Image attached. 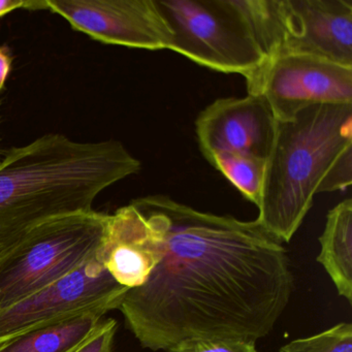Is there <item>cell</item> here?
<instances>
[{
    "mask_svg": "<svg viewBox=\"0 0 352 352\" xmlns=\"http://www.w3.org/2000/svg\"><path fill=\"white\" fill-rule=\"evenodd\" d=\"M160 230L164 257L119 305L144 348L190 339L256 342L289 302L294 277L281 242L256 220L193 209L166 195L133 199Z\"/></svg>",
    "mask_w": 352,
    "mask_h": 352,
    "instance_id": "6da1fadb",
    "label": "cell"
},
{
    "mask_svg": "<svg viewBox=\"0 0 352 352\" xmlns=\"http://www.w3.org/2000/svg\"><path fill=\"white\" fill-rule=\"evenodd\" d=\"M141 162L114 140L47 133L0 160V255L47 220L90 211L96 197L138 174Z\"/></svg>",
    "mask_w": 352,
    "mask_h": 352,
    "instance_id": "7a4b0ae2",
    "label": "cell"
},
{
    "mask_svg": "<svg viewBox=\"0 0 352 352\" xmlns=\"http://www.w3.org/2000/svg\"><path fill=\"white\" fill-rule=\"evenodd\" d=\"M352 183V106L320 104L278 122L265 160L256 221L280 242H289L319 193Z\"/></svg>",
    "mask_w": 352,
    "mask_h": 352,
    "instance_id": "3957f363",
    "label": "cell"
},
{
    "mask_svg": "<svg viewBox=\"0 0 352 352\" xmlns=\"http://www.w3.org/2000/svg\"><path fill=\"white\" fill-rule=\"evenodd\" d=\"M109 216L90 210L52 218L0 255V310L94 258L104 241Z\"/></svg>",
    "mask_w": 352,
    "mask_h": 352,
    "instance_id": "277c9868",
    "label": "cell"
},
{
    "mask_svg": "<svg viewBox=\"0 0 352 352\" xmlns=\"http://www.w3.org/2000/svg\"><path fill=\"white\" fill-rule=\"evenodd\" d=\"M172 30L168 50L248 80L267 63L236 0H156Z\"/></svg>",
    "mask_w": 352,
    "mask_h": 352,
    "instance_id": "5b68a950",
    "label": "cell"
},
{
    "mask_svg": "<svg viewBox=\"0 0 352 352\" xmlns=\"http://www.w3.org/2000/svg\"><path fill=\"white\" fill-rule=\"evenodd\" d=\"M127 290L115 281L96 254L60 279L0 310V344L90 311L118 309Z\"/></svg>",
    "mask_w": 352,
    "mask_h": 352,
    "instance_id": "8992f818",
    "label": "cell"
},
{
    "mask_svg": "<svg viewBox=\"0 0 352 352\" xmlns=\"http://www.w3.org/2000/svg\"><path fill=\"white\" fill-rule=\"evenodd\" d=\"M246 84L248 94L267 100L279 123L292 120L313 106H352V67L309 55H277Z\"/></svg>",
    "mask_w": 352,
    "mask_h": 352,
    "instance_id": "52a82bcc",
    "label": "cell"
},
{
    "mask_svg": "<svg viewBox=\"0 0 352 352\" xmlns=\"http://www.w3.org/2000/svg\"><path fill=\"white\" fill-rule=\"evenodd\" d=\"M72 28L108 45L168 50L172 30L156 0H45Z\"/></svg>",
    "mask_w": 352,
    "mask_h": 352,
    "instance_id": "ba28073f",
    "label": "cell"
},
{
    "mask_svg": "<svg viewBox=\"0 0 352 352\" xmlns=\"http://www.w3.org/2000/svg\"><path fill=\"white\" fill-rule=\"evenodd\" d=\"M277 129L278 121L267 100L255 94L219 98L195 120L197 141L207 160L220 152L267 160Z\"/></svg>",
    "mask_w": 352,
    "mask_h": 352,
    "instance_id": "9c48e42d",
    "label": "cell"
},
{
    "mask_svg": "<svg viewBox=\"0 0 352 352\" xmlns=\"http://www.w3.org/2000/svg\"><path fill=\"white\" fill-rule=\"evenodd\" d=\"M286 7L287 36L279 54L352 67V0H286Z\"/></svg>",
    "mask_w": 352,
    "mask_h": 352,
    "instance_id": "30bf717a",
    "label": "cell"
},
{
    "mask_svg": "<svg viewBox=\"0 0 352 352\" xmlns=\"http://www.w3.org/2000/svg\"><path fill=\"white\" fill-rule=\"evenodd\" d=\"M164 252L160 230L131 201L109 216L98 258L115 281L131 289L147 281Z\"/></svg>",
    "mask_w": 352,
    "mask_h": 352,
    "instance_id": "8fae6325",
    "label": "cell"
},
{
    "mask_svg": "<svg viewBox=\"0 0 352 352\" xmlns=\"http://www.w3.org/2000/svg\"><path fill=\"white\" fill-rule=\"evenodd\" d=\"M322 265L335 284L339 296L352 304V199H347L329 210L324 230L319 236Z\"/></svg>",
    "mask_w": 352,
    "mask_h": 352,
    "instance_id": "7c38bea8",
    "label": "cell"
},
{
    "mask_svg": "<svg viewBox=\"0 0 352 352\" xmlns=\"http://www.w3.org/2000/svg\"><path fill=\"white\" fill-rule=\"evenodd\" d=\"M104 314L90 311L20 333L0 344V352H74L96 331Z\"/></svg>",
    "mask_w": 352,
    "mask_h": 352,
    "instance_id": "4fadbf2b",
    "label": "cell"
},
{
    "mask_svg": "<svg viewBox=\"0 0 352 352\" xmlns=\"http://www.w3.org/2000/svg\"><path fill=\"white\" fill-rule=\"evenodd\" d=\"M208 162L219 170L241 193L258 206L265 178V160L243 154L220 152Z\"/></svg>",
    "mask_w": 352,
    "mask_h": 352,
    "instance_id": "5bb4252c",
    "label": "cell"
},
{
    "mask_svg": "<svg viewBox=\"0 0 352 352\" xmlns=\"http://www.w3.org/2000/svg\"><path fill=\"white\" fill-rule=\"evenodd\" d=\"M280 352H352L351 323H338L316 335L294 340Z\"/></svg>",
    "mask_w": 352,
    "mask_h": 352,
    "instance_id": "9a60e30c",
    "label": "cell"
},
{
    "mask_svg": "<svg viewBox=\"0 0 352 352\" xmlns=\"http://www.w3.org/2000/svg\"><path fill=\"white\" fill-rule=\"evenodd\" d=\"M170 352H258L254 342L236 339H190Z\"/></svg>",
    "mask_w": 352,
    "mask_h": 352,
    "instance_id": "2e32d148",
    "label": "cell"
},
{
    "mask_svg": "<svg viewBox=\"0 0 352 352\" xmlns=\"http://www.w3.org/2000/svg\"><path fill=\"white\" fill-rule=\"evenodd\" d=\"M117 321L102 319L96 331L74 352H114Z\"/></svg>",
    "mask_w": 352,
    "mask_h": 352,
    "instance_id": "e0dca14e",
    "label": "cell"
},
{
    "mask_svg": "<svg viewBox=\"0 0 352 352\" xmlns=\"http://www.w3.org/2000/svg\"><path fill=\"white\" fill-rule=\"evenodd\" d=\"M13 57L8 47L0 46V94L5 87L6 82L11 73Z\"/></svg>",
    "mask_w": 352,
    "mask_h": 352,
    "instance_id": "ac0fdd59",
    "label": "cell"
},
{
    "mask_svg": "<svg viewBox=\"0 0 352 352\" xmlns=\"http://www.w3.org/2000/svg\"><path fill=\"white\" fill-rule=\"evenodd\" d=\"M30 1L25 0H0V18L18 9L30 10Z\"/></svg>",
    "mask_w": 352,
    "mask_h": 352,
    "instance_id": "d6986e66",
    "label": "cell"
}]
</instances>
